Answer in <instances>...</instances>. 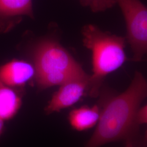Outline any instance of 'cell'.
<instances>
[{
  "mask_svg": "<svg viewBox=\"0 0 147 147\" xmlns=\"http://www.w3.org/2000/svg\"><path fill=\"white\" fill-rule=\"evenodd\" d=\"M147 146V129L145 132L144 136L141 138V140L140 143V147H146Z\"/></svg>",
  "mask_w": 147,
  "mask_h": 147,
  "instance_id": "7c38bea8",
  "label": "cell"
},
{
  "mask_svg": "<svg viewBox=\"0 0 147 147\" xmlns=\"http://www.w3.org/2000/svg\"><path fill=\"white\" fill-rule=\"evenodd\" d=\"M147 98V80L140 71L135 72L131 84L123 92L103 95L99 119L84 147H100L123 140H131L135 147H139L142 137L136 124V116Z\"/></svg>",
  "mask_w": 147,
  "mask_h": 147,
  "instance_id": "6da1fadb",
  "label": "cell"
},
{
  "mask_svg": "<svg viewBox=\"0 0 147 147\" xmlns=\"http://www.w3.org/2000/svg\"><path fill=\"white\" fill-rule=\"evenodd\" d=\"M34 65L22 60H13L0 67V82L10 87L24 86L35 76Z\"/></svg>",
  "mask_w": 147,
  "mask_h": 147,
  "instance_id": "8992f818",
  "label": "cell"
},
{
  "mask_svg": "<svg viewBox=\"0 0 147 147\" xmlns=\"http://www.w3.org/2000/svg\"><path fill=\"white\" fill-rule=\"evenodd\" d=\"M90 76L86 73L74 76L60 85L45 109L47 115L71 107L87 94Z\"/></svg>",
  "mask_w": 147,
  "mask_h": 147,
  "instance_id": "5b68a950",
  "label": "cell"
},
{
  "mask_svg": "<svg viewBox=\"0 0 147 147\" xmlns=\"http://www.w3.org/2000/svg\"><path fill=\"white\" fill-rule=\"evenodd\" d=\"M37 86L44 89L60 86L74 76L86 73L61 45L51 40L40 42L34 53Z\"/></svg>",
  "mask_w": 147,
  "mask_h": 147,
  "instance_id": "3957f363",
  "label": "cell"
},
{
  "mask_svg": "<svg viewBox=\"0 0 147 147\" xmlns=\"http://www.w3.org/2000/svg\"><path fill=\"white\" fill-rule=\"evenodd\" d=\"M3 121L0 119V135L3 131Z\"/></svg>",
  "mask_w": 147,
  "mask_h": 147,
  "instance_id": "5bb4252c",
  "label": "cell"
},
{
  "mask_svg": "<svg viewBox=\"0 0 147 147\" xmlns=\"http://www.w3.org/2000/svg\"><path fill=\"white\" fill-rule=\"evenodd\" d=\"M125 147H135L134 144V142L131 140H127L125 141Z\"/></svg>",
  "mask_w": 147,
  "mask_h": 147,
  "instance_id": "4fadbf2b",
  "label": "cell"
},
{
  "mask_svg": "<svg viewBox=\"0 0 147 147\" xmlns=\"http://www.w3.org/2000/svg\"><path fill=\"white\" fill-rule=\"evenodd\" d=\"M135 121L138 127L141 124H147V105L139 109L137 113Z\"/></svg>",
  "mask_w": 147,
  "mask_h": 147,
  "instance_id": "8fae6325",
  "label": "cell"
},
{
  "mask_svg": "<svg viewBox=\"0 0 147 147\" xmlns=\"http://www.w3.org/2000/svg\"><path fill=\"white\" fill-rule=\"evenodd\" d=\"M99 106H84L71 111L69 121L74 129L82 131L96 125L100 117Z\"/></svg>",
  "mask_w": 147,
  "mask_h": 147,
  "instance_id": "ba28073f",
  "label": "cell"
},
{
  "mask_svg": "<svg viewBox=\"0 0 147 147\" xmlns=\"http://www.w3.org/2000/svg\"><path fill=\"white\" fill-rule=\"evenodd\" d=\"M80 2L95 13L106 11L116 4V0H80Z\"/></svg>",
  "mask_w": 147,
  "mask_h": 147,
  "instance_id": "30bf717a",
  "label": "cell"
},
{
  "mask_svg": "<svg viewBox=\"0 0 147 147\" xmlns=\"http://www.w3.org/2000/svg\"><path fill=\"white\" fill-rule=\"evenodd\" d=\"M124 16L132 61L140 62L147 53V7L140 0H116Z\"/></svg>",
  "mask_w": 147,
  "mask_h": 147,
  "instance_id": "277c9868",
  "label": "cell"
},
{
  "mask_svg": "<svg viewBox=\"0 0 147 147\" xmlns=\"http://www.w3.org/2000/svg\"><path fill=\"white\" fill-rule=\"evenodd\" d=\"M21 105V98L16 91L0 82V119L5 121L13 118Z\"/></svg>",
  "mask_w": 147,
  "mask_h": 147,
  "instance_id": "9c48e42d",
  "label": "cell"
},
{
  "mask_svg": "<svg viewBox=\"0 0 147 147\" xmlns=\"http://www.w3.org/2000/svg\"><path fill=\"white\" fill-rule=\"evenodd\" d=\"M84 47L92 54L93 74L90 76L87 94L97 97L105 78L121 67L127 60L125 51L126 39L102 31L93 25L82 30Z\"/></svg>",
  "mask_w": 147,
  "mask_h": 147,
  "instance_id": "7a4b0ae2",
  "label": "cell"
},
{
  "mask_svg": "<svg viewBox=\"0 0 147 147\" xmlns=\"http://www.w3.org/2000/svg\"><path fill=\"white\" fill-rule=\"evenodd\" d=\"M25 16L33 17L32 0H0V26L13 24Z\"/></svg>",
  "mask_w": 147,
  "mask_h": 147,
  "instance_id": "52a82bcc",
  "label": "cell"
}]
</instances>
